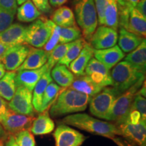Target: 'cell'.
<instances>
[{
	"label": "cell",
	"instance_id": "ac0fdd59",
	"mask_svg": "<svg viewBox=\"0 0 146 146\" xmlns=\"http://www.w3.org/2000/svg\"><path fill=\"white\" fill-rule=\"evenodd\" d=\"M48 60V53L43 49L31 47L29 54L21 66L16 71L35 70L43 67Z\"/></svg>",
	"mask_w": 146,
	"mask_h": 146
},
{
	"label": "cell",
	"instance_id": "5bb4252c",
	"mask_svg": "<svg viewBox=\"0 0 146 146\" xmlns=\"http://www.w3.org/2000/svg\"><path fill=\"white\" fill-rule=\"evenodd\" d=\"M85 74L89 76L97 85L103 88L112 86V80L110 69L94 57L87 65Z\"/></svg>",
	"mask_w": 146,
	"mask_h": 146
},
{
	"label": "cell",
	"instance_id": "7c38bea8",
	"mask_svg": "<svg viewBox=\"0 0 146 146\" xmlns=\"http://www.w3.org/2000/svg\"><path fill=\"white\" fill-rule=\"evenodd\" d=\"M30 49V47L24 44L9 47L0 59L5 70L8 71L17 70L26 59Z\"/></svg>",
	"mask_w": 146,
	"mask_h": 146
},
{
	"label": "cell",
	"instance_id": "d590c367",
	"mask_svg": "<svg viewBox=\"0 0 146 146\" xmlns=\"http://www.w3.org/2000/svg\"><path fill=\"white\" fill-rule=\"evenodd\" d=\"M60 27L55 25L53 29L52 35H51L50 39L45 45H44V50L47 53H50L56 45H58L60 39Z\"/></svg>",
	"mask_w": 146,
	"mask_h": 146
},
{
	"label": "cell",
	"instance_id": "ba28073f",
	"mask_svg": "<svg viewBox=\"0 0 146 146\" xmlns=\"http://www.w3.org/2000/svg\"><path fill=\"white\" fill-rule=\"evenodd\" d=\"M120 135L136 146H146V121L140 120L137 124H132L129 119L117 126Z\"/></svg>",
	"mask_w": 146,
	"mask_h": 146
},
{
	"label": "cell",
	"instance_id": "7dc6e473",
	"mask_svg": "<svg viewBox=\"0 0 146 146\" xmlns=\"http://www.w3.org/2000/svg\"><path fill=\"white\" fill-rule=\"evenodd\" d=\"M5 146H18L13 135H9L6 139Z\"/></svg>",
	"mask_w": 146,
	"mask_h": 146
},
{
	"label": "cell",
	"instance_id": "7402d4cb",
	"mask_svg": "<svg viewBox=\"0 0 146 146\" xmlns=\"http://www.w3.org/2000/svg\"><path fill=\"white\" fill-rule=\"evenodd\" d=\"M143 38L137 35L129 32L124 28L119 27V34L118 35V47L124 53H129L137 48L141 43Z\"/></svg>",
	"mask_w": 146,
	"mask_h": 146
},
{
	"label": "cell",
	"instance_id": "1f68e13d",
	"mask_svg": "<svg viewBox=\"0 0 146 146\" xmlns=\"http://www.w3.org/2000/svg\"><path fill=\"white\" fill-rule=\"evenodd\" d=\"M70 43H63V44L57 45L53 50L48 54V60L46 64L48 67L49 70H52L58 62L62 58L68 50Z\"/></svg>",
	"mask_w": 146,
	"mask_h": 146
},
{
	"label": "cell",
	"instance_id": "d6986e66",
	"mask_svg": "<svg viewBox=\"0 0 146 146\" xmlns=\"http://www.w3.org/2000/svg\"><path fill=\"white\" fill-rule=\"evenodd\" d=\"M94 49L90 43L85 42L78 56L69 64V69L75 76L85 74V70L90 60L94 57Z\"/></svg>",
	"mask_w": 146,
	"mask_h": 146
},
{
	"label": "cell",
	"instance_id": "e575fe53",
	"mask_svg": "<svg viewBox=\"0 0 146 146\" xmlns=\"http://www.w3.org/2000/svg\"><path fill=\"white\" fill-rule=\"evenodd\" d=\"M131 108L137 110L141 114V120L146 121V100L138 92L135 96Z\"/></svg>",
	"mask_w": 146,
	"mask_h": 146
},
{
	"label": "cell",
	"instance_id": "52a82bcc",
	"mask_svg": "<svg viewBox=\"0 0 146 146\" xmlns=\"http://www.w3.org/2000/svg\"><path fill=\"white\" fill-rule=\"evenodd\" d=\"M120 94L114 87H106L98 94L91 97L89 101L91 114L101 119L108 120L113 103Z\"/></svg>",
	"mask_w": 146,
	"mask_h": 146
},
{
	"label": "cell",
	"instance_id": "ab89813d",
	"mask_svg": "<svg viewBox=\"0 0 146 146\" xmlns=\"http://www.w3.org/2000/svg\"><path fill=\"white\" fill-rule=\"evenodd\" d=\"M0 8L15 15L18 8L16 0H0Z\"/></svg>",
	"mask_w": 146,
	"mask_h": 146
},
{
	"label": "cell",
	"instance_id": "7bdbcfd3",
	"mask_svg": "<svg viewBox=\"0 0 146 146\" xmlns=\"http://www.w3.org/2000/svg\"><path fill=\"white\" fill-rule=\"evenodd\" d=\"M8 108H9L7 102L0 96V122L4 118Z\"/></svg>",
	"mask_w": 146,
	"mask_h": 146
},
{
	"label": "cell",
	"instance_id": "b9f144b4",
	"mask_svg": "<svg viewBox=\"0 0 146 146\" xmlns=\"http://www.w3.org/2000/svg\"><path fill=\"white\" fill-rule=\"evenodd\" d=\"M128 119L132 124H137L141 119V114L137 110L131 108L128 116Z\"/></svg>",
	"mask_w": 146,
	"mask_h": 146
},
{
	"label": "cell",
	"instance_id": "8d00e7d4",
	"mask_svg": "<svg viewBox=\"0 0 146 146\" xmlns=\"http://www.w3.org/2000/svg\"><path fill=\"white\" fill-rule=\"evenodd\" d=\"M14 17V14L0 8V33L12 25Z\"/></svg>",
	"mask_w": 146,
	"mask_h": 146
},
{
	"label": "cell",
	"instance_id": "ee69618b",
	"mask_svg": "<svg viewBox=\"0 0 146 146\" xmlns=\"http://www.w3.org/2000/svg\"><path fill=\"white\" fill-rule=\"evenodd\" d=\"M135 8L144 17H146V0H140Z\"/></svg>",
	"mask_w": 146,
	"mask_h": 146
},
{
	"label": "cell",
	"instance_id": "f1b7e54d",
	"mask_svg": "<svg viewBox=\"0 0 146 146\" xmlns=\"http://www.w3.org/2000/svg\"><path fill=\"white\" fill-rule=\"evenodd\" d=\"M104 25L117 31L118 29V9L117 0H108L104 11Z\"/></svg>",
	"mask_w": 146,
	"mask_h": 146
},
{
	"label": "cell",
	"instance_id": "f907efd6",
	"mask_svg": "<svg viewBox=\"0 0 146 146\" xmlns=\"http://www.w3.org/2000/svg\"><path fill=\"white\" fill-rule=\"evenodd\" d=\"M9 47H10L7 46V45L2 44V43H0V59H1V58L2 57L3 54H4V53L5 52V51L8 50Z\"/></svg>",
	"mask_w": 146,
	"mask_h": 146
},
{
	"label": "cell",
	"instance_id": "7a4b0ae2",
	"mask_svg": "<svg viewBox=\"0 0 146 146\" xmlns=\"http://www.w3.org/2000/svg\"><path fill=\"white\" fill-rule=\"evenodd\" d=\"M62 123L111 139L120 135L119 130L114 124L96 119L87 114L68 115L62 119Z\"/></svg>",
	"mask_w": 146,
	"mask_h": 146
},
{
	"label": "cell",
	"instance_id": "8992f818",
	"mask_svg": "<svg viewBox=\"0 0 146 146\" xmlns=\"http://www.w3.org/2000/svg\"><path fill=\"white\" fill-rule=\"evenodd\" d=\"M54 25L51 20L41 16L27 27L25 42L33 47L41 48L50 39Z\"/></svg>",
	"mask_w": 146,
	"mask_h": 146
},
{
	"label": "cell",
	"instance_id": "f35d334b",
	"mask_svg": "<svg viewBox=\"0 0 146 146\" xmlns=\"http://www.w3.org/2000/svg\"><path fill=\"white\" fill-rule=\"evenodd\" d=\"M96 5L97 15H98V23L100 25H104V11L106 7L108 0H94Z\"/></svg>",
	"mask_w": 146,
	"mask_h": 146
},
{
	"label": "cell",
	"instance_id": "f6af8a7d",
	"mask_svg": "<svg viewBox=\"0 0 146 146\" xmlns=\"http://www.w3.org/2000/svg\"><path fill=\"white\" fill-rule=\"evenodd\" d=\"M112 140L118 146H136L130 143L129 141H128L127 140L125 139L116 137H115L114 138L112 139Z\"/></svg>",
	"mask_w": 146,
	"mask_h": 146
},
{
	"label": "cell",
	"instance_id": "ffe728a7",
	"mask_svg": "<svg viewBox=\"0 0 146 146\" xmlns=\"http://www.w3.org/2000/svg\"><path fill=\"white\" fill-rule=\"evenodd\" d=\"M54 129L55 123L47 110L34 118L29 131L35 135H44L53 132Z\"/></svg>",
	"mask_w": 146,
	"mask_h": 146
},
{
	"label": "cell",
	"instance_id": "c3c4849f",
	"mask_svg": "<svg viewBox=\"0 0 146 146\" xmlns=\"http://www.w3.org/2000/svg\"><path fill=\"white\" fill-rule=\"evenodd\" d=\"M9 136V135L5 132L4 129H3V128L2 127V126L1 125V124H0V140H1V141H6V139H8Z\"/></svg>",
	"mask_w": 146,
	"mask_h": 146
},
{
	"label": "cell",
	"instance_id": "60d3db41",
	"mask_svg": "<svg viewBox=\"0 0 146 146\" xmlns=\"http://www.w3.org/2000/svg\"><path fill=\"white\" fill-rule=\"evenodd\" d=\"M41 14H49L52 12L49 0H31Z\"/></svg>",
	"mask_w": 146,
	"mask_h": 146
},
{
	"label": "cell",
	"instance_id": "83f0119b",
	"mask_svg": "<svg viewBox=\"0 0 146 146\" xmlns=\"http://www.w3.org/2000/svg\"><path fill=\"white\" fill-rule=\"evenodd\" d=\"M17 19L23 23H31L41 16V13L34 5L31 0L20 5L17 8Z\"/></svg>",
	"mask_w": 146,
	"mask_h": 146
},
{
	"label": "cell",
	"instance_id": "484cf974",
	"mask_svg": "<svg viewBox=\"0 0 146 146\" xmlns=\"http://www.w3.org/2000/svg\"><path fill=\"white\" fill-rule=\"evenodd\" d=\"M125 61L129 62L138 70L145 73L146 69V41L145 39L137 48L126 56Z\"/></svg>",
	"mask_w": 146,
	"mask_h": 146
},
{
	"label": "cell",
	"instance_id": "d4e9b609",
	"mask_svg": "<svg viewBox=\"0 0 146 146\" xmlns=\"http://www.w3.org/2000/svg\"><path fill=\"white\" fill-rule=\"evenodd\" d=\"M51 70V76L57 85L63 89L70 87L75 76L66 66L56 64Z\"/></svg>",
	"mask_w": 146,
	"mask_h": 146
},
{
	"label": "cell",
	"instance_id": "74e56055",
	"mask_svg": "<svg viewBox=\"0 0 146 146\" xmlns=\"http://www.w3.org/2000/svg\"><path fill=\"white\" fill-rule=\"evenodd\" d=\"M57 10L63 19L68 24L70 27L76 26L74 14L70 8L66 6H61Z\"/></svg>",
	"mask_w": 146,
	"mask_h": 146
},
{
	"label": "cell",
	"instance_id": "f546056e",
	"mask_svg": "<svg viewBox=\"0 0 146 146\" xmlns=\"http://www.w3.org/2000/svg\"><path fill=\"white\" fill-rule=\"evenodd\" d=\"M62 89L63 88L52 81L47 85L45 89L42 99L41 112L49 110Z\"/></svg>",
	"mask_w": 146,
	"mask_h": 146
},
{
	"label": "cell",
	"instance_id": "9a60e30c",
	"mask_svg": "<svg viewBox=\"0 0 146 146\" xmlns=\"http://www.w3.org/2000/svg\"><path fill=\"white\" fill-rule=\"evenodd\" d=\"M47 70H49V68L45 64L43 67L39 69L17 71L15 76L16 87H24L32 92L36 84Z\"/></svg>",
	"mask_w": 146,
	"mask_h": 146
},
{
	"label": "cell",
	"instance_id": "cb8c5ba5",
	"mask_svg": "<svg viewBox=\"0 0 146 146\" xmlns=\"http://www.w3.org/2000/svg\"><path fill=\"white\" fill-rule=\"evenodd\" d=\"M52 81V78L51 76V70H47L43 74L39 81L36 84L35 87H34L33 94H32V103L36 112H41L42 99H43L45 89Z\"/></svg>",
	"mask_w": 146,
	"mask_h": 146
},
{
	"label": "cell",
	"instance_id": "6da1fadb",
	"mask_svg": "<svg viewBox=\"0 0 146 146\" xmlns=\"http://www.w3.org/2000/svg\"><path fill=\"white\" fill-rule=\"evenodd\" d=\"M91 97L68 88L63 89L50 106L49 114L53 117L82 112L88 106Z\"/></svg>",
	"mask_w": 146,
	"mask_h": 146
},
{
	"label": "cell",
	"instance_id": "d6a6232c",
	"mask_svg": "<svg viewBox=\"0 0 146 146\" xmlns=\"http://www.w3.org/2000/svg\"><path fill=\"white\" fill-rule=\"evenodd\" d=\"M81 37V31L77 26L60 27L59 42L61 44L71 43Z\"/></svg>",
	"mask_w": 146,
	"mask_h": 146
},
{
	"label": "cell",
	"instance_id": "2e32d148",
	"mask_svg": "<svg viewBox=\"0 0 146 146\" xmlns=\"http://www.w3.org/2000/svg\"><path fill=\"white\" fill-rule=\"evenodd\" d=\"M27 27L19 23L10 25L0 33V43L8 47L23 44L25 42Z\"/></svg>",
	"mask_w": 146,
	"mask_h": 146
},
{
	"label": "cell",
	"instance_id": "277c9868",
	"mask_svg": "<svg viewBox=\"0 0 146 146\" xmlns=\"http://www.w3.org/2000/svg\"><path fill=\"white\" fill-rule=\"evenodd\" d=\"M145 74L127 61L119 62L110 73L112 87L120 95L145 77Z\"/></svg>",
	"mask_w": 146,
	"mask_h": 146
},
{
	"label": "cell",
	"instance_id": "5b68a950",
	"mask_svg": "<svg viewBox=\"0 0 146 146\" xmlns=\"http://www.w3.org/2000/svg\"><path fill=\"white\" fill-rule=\"evenodd\" d=\"M144 81L145 77L142 78L130 89L116 98L113 103L108 120L112 121L114 123L113 124L118 126L127 119L135 96L141 87Z\"/></svg>",
	"mask_w": 146,
	"mask_h": 146
},
{
	"label": "cell",
	"instance_id": "4dcf8cb0",
	"mask_svg": "<svg viewBox=\"0 0 146 146\" xmlns=\"http://www.w3.org/2000/svg\"><path fill=\"white\" fill-rule=\"evenodd\" d=\"M85 42H86L85 41V39L82 37L76 40V41L71 42L70 46H69L68 50H67L64 56L58 62V64L64 65L66 67H68L69 64L80 54L84 45H85Z\"/></svg>",
	"mask_w": 146,
	"mask_h": 146
},
{
	"label": "cell",
	"instance_id": "4fadbf2b",
	"mask_svg": "<svg viewBox=\"0 0 146 146\" xmlns=\"http://www.w3.org/2000/svg\"><path fill=\"white\" fill-rule=\"evenodd\" d=\"M117 40V31L105 25H100L96 28L89 41L94 50H104L116 45Z\"/></svg>",
	"mask_w": 146,
	"mask_h": 146
},
{
	"label": "cell",
	"instance_id": "836d02e7",
	"mask_svg": "<svg viewBox=\"0 0 146 146\" xmlns=\"http://www.w3.org/2000/svg\"><path fill=\"white\" fill-rule=\"evenodd\" d=\"M18 146H35L33 135L29 130H25L13 135Z\"/></svg>",
	"mask_w": 146,
	"mask_h": 146
},
{
	"label": "cell",
	"instance_id": "603a6c76",
	"mask_svg": "<svg viewBox=\"0 0 146 146\" xmlns=\"http://www.w3.org/2000/svg\"><path fill=\"white\" fill-rule=\"evenodd\" d=\"M125 29L137 35L145 38L146 17H144L135 8H133L129 13Z\"/></svg>",
	"mask_w": 146,
	"mask_h": 146
},
{
	"label": "cell",
	"instance_id": "db71d44e",
	"mask_svg": "<svg viewBox=\"0 0 146 146\" xmlns=\"http://www.w3.org/2000/svg\"><path fill=\"white\" fill-rule=\"evenodd\" d=\"M0 146H4L3 145V141L1 140H0Z\"/></svg>",
	"mask_w": 146,
	"mask_h": 146
},
{
	"label": "cell",
	"instance_id": "8fae6325",
	"mask_svg": "<svg viewBox=\"0 0 146 146\" xmlns=\"http://www.w3.org/2000/svg\"><path fill=\"white\" fill-rule=\"evenodd\" d=\"M56 146H81L86 137L65 124H60L54 133Z\"/></svg>",
	"mask_w": 146,
	"mask_h": 146
},
{
	"label": "cell",
	"instance_id": "681fc988",
	"mask_svg": "<svg viewBox=\"0 0 146 146\" xmlns=\"http://www.w3.org/2000/svg\"><path fill=\"white\" fill-rule=\"evenodd\" d=\"M122 1H123L124 2L127 3L128 5H131V6H132V7H133V8H135V7L136 6V5L137 4V3L140 1V0H122Z\"/></svg>",
	"mask_w": 146,
	"mask_h": 146
},
{
	"label": "cell",
	"instance_id": "44dd1931",
	"mask_svg": "<svg viewBox=\"0 0 146 146\" xmlns=\"http://www.w3.org/2000/svg\"><path fill=\"white\" fill-rule=\"evenodd\" d=\"M70 88L79 91L82 94L93 97L101 91L103 87H100L91 79L86 74L74 76V81Z\"/></svg>",
	"mask_w": 146,
	"mask_h": 146
},
{
	"label": "cell",
	"instance_id": "816d5d0a",
	"mask_svg": "<svg viewBox=\"0 0 146 146\" xmlns=\"http://www.w3.org/2000/svg\"><path fill=\"white\" fill-rule=\"evenodd\" d=\"M5 73V69L4 68V66L3 65L2 62L0 60V78H2V76L4 75Z\"/></svg>",
	"mask_w": 146,
	"mask_h": 146
},
{
	"label": "cell",
	"instance_id": "30bf717a",
	"mask_svg": "<svg viewBox=\"0 0 146 146\" xmlns=\"http://www.w3.org/2000/svg\"><path fill=\"white\" fill-rule=\"evenodd\" d=\"M34 118L33 116L18 114L8 108L0 124L9 135H14L21 131L29 130Z\"/></svg>",
	"mask_w": 146,
	"mask_h": 146
},
{
	"label": "cell",
	"instance_id": "4316f807",
	"mask_svg": "<svg viewBox=\"0 0 146 146\" xmlns=\"http://www.w3.org/2000/svg\"><path fill=\"white\" fill-rule=\"evenodd\" d=\"M16 74L15 71H8L0 78V96L5 101L10 102L15 94Z\"/></svg>",
	"mask_w": 146,
	"mask_h": 146
},
{
	"label": "cell",
	"instance_id": "f5cc1de1",
	"mask_svg": "<svg viewBox=\"0 0 146 146\" xmlns=\"http://www.w3.org/2000/svg\"><path fill=\"white\" fill-rule=\"evenodd\" d=\"M27 1H28V0H16V3H17V5H21L23 3L26 2Z\"/></svg>",
	"mask_w": 146,
	"mask_h": 146
},
{
	"label": "cell",
	"instance_id": "e0dca14e",
	"mask_svg": "<svg viewBox=\"0 0 146 146\" xmlns=\"http://www.w3.org/2000/svg\"><path fill=\"white\" fill-rule=\"evenodd\" d=\"M94 56L108 68L111 69L125 58V54L116 45L104 50H94Z\"/></svg>",
	"mask_w": 146,
	"mask_h": 146
},
{
	"label": "cell",
	"instance_id": "3957f363",
	"mask_svg": "<svg viewBox=\"0 0 146 146\" xmlns=\"http://www.w3.org/2000/svg\"><path fill=\"white\" fill-rule=\"evenodd\" d=\"M74 16L84 39L89 41L98 27L94 0H73Z\"/></svg>",
	"mask_w": 146,
	"mask_h": 146
},
{
	"label": "cell",
	"instance_id": "9c48e42d",
	"mask_svg": "<svg viewBox=\"0 0 146 146\" xmlns=\"http://www.w3.org/2000/svg\"><path fill=\"white\" fill-rule=\"evenodd\" d=\"M32 92L25 87H16L15 94L8 104L11 110L18 114L35 117V111L32 103Z\"/></svg>",
	"mask_w": 146,
	"mask_h": 146
},
{
	"label": "cell",
	"instance_id": "bcb514c9",
	"mask_svg": "<svg viewBox=\"0 0 146 146\" xmlns=\"http://www.w3.org/2000/svg\"><path fill=\"white\" fill-rule=\"evenodd\" d=\"M67 0H49V3H50V6L54 7H61L62 5L66 3Z\"/></svg>",
	"mask_w": 146,
	"mask_h": 146
}]
</instances>
